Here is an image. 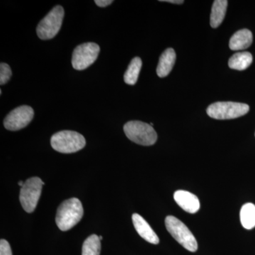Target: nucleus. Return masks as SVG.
Returning a JSON list of instances; mask_svg holds the SVG:
<instances>
[{
  "instance_id": "obj_1",
  "label": "nucleus",
  "mask_w": 255,
  "mask_h": 255,
  "mask_svg": "<svg viewBox=\"0 0 255 255\" xmlns=\"http://www.w3.org/2000/svg\"><path fill=\"white\" fill-rule=\"evenodd\" d=\"M84 214L81 201L72 198L63 201L57 211L55 222L62 231H68L78 224Z\"/></svg>"
},
{
  "instance_id": "obj_2",
  "label": "nucleus",
  "mask_w": 255,
  "mask_h": 255,
  "mask_svg": "<svg viewBox=\"0 0 255 255\" xmlns=\"http://www.w3.org/2000/svg\"><path fill=\"white\" fill-rule=\"evenodd\" d=\"M50 144L55 150L61 153H73L84 148L86 140L78 132L63 130L56 132L51 137Z\"/></svg>"
},
{
  "instance_id": "obj_3",
  "label": "nucleus",
  "mask_w": 255,
  "mask_h": 255,
  "mask_svg": "<svg viewBox=\"0 0 255 255\" xmlns=\"http://www.w3.org/2000/svg\"><path fill=\"white\" fill-rule=\"evenodd\" d=\"M124 132L129 140L140 145H154L157 140V132L150 124L131 121L124 127Z\"/></svg>"
},
{
  "instance_id": "obj_4",
  "label": "nucleus",
  "mask_w": 255,
  "mask_h": 255,
  "mask_svg": "<svg viewBox=\"0 0 255 255\" xmlns=\"http://www.w3.org/2000/svg\"><path fill=\"white\" fill-rule=\"evenodd\" d=\"M165 226L167 231L187 251L194 253L197 251L198 243L194 235L184 223L172 216L165 219Z\"/></svg>"
},
{
  "instance_id": "obj_5",
  "label": "nucleus",
  "mask_w": 255,
  "mask_h": 255,
  "mask_svg": "<svg viewBox=\"0 0 255 255\" xmlns=\"http://www.w3.org/2000/svg\"><path fill=\"white\" fill-rule=\"evenodd\" d=\"M249 106L238 102H216L208 107V115L218 120H227L239 118L249 112Z\"/></svg>"
},
{
  "instance_id": "obj_6",
  "label": "nucleus",
  "mask_w": 255,
  "mask_h": 255,
  "mask_svg": "<svg viewBox=\"0 0 255 255\" xmlns=\"http://www.w3.org/2000/svg\"><path fill=\"white\" fill-rule=\"evenodd\" d=\"M65 11L63 6H55L48 14L38 23L36 33L42 40H48L54 38L63 23Z\"/></svg>"
},
{
  "instance_id": "obj_7",
  "label": "nucleus",
  "mask_w": 255,
  "mask_h": 255,
  "mask_svg": "<svg viewBox=\"0 0 255 255\" xmlns=\"http://www.w3.org/2000/svg\"><path fill=\"white\" fill-rule=\"evenodd\" d=\"M43 184L44 182L39 177H31L21 188L19 200L26 212L31 214L36 209Z\"/></svg>"
},
{
  "instance_id": "obj_8",
  "label": "nucleus",
  "mask_w": 255,
  "mask_h": 255,
  "mask_svg": "<svg viewBox=\"0 0 255 255\" xmlns=\"http://www.w3.org/2000/svg\"><path fill=\"white\" fill-rule=\"evenodd\" d=\"M100 48L95 43H85L77 46L72 57V65L77 70H84L95 63L100 54Z\"/></svg>"
},
{
  "instance_id": "obj_9",
  "label": "nucleus",
  "mask_w": 255,
  "mask_h": 255,
  "mask_svg": "<svg viewBox=\"0 0 255 255\" xmlns=\"http://www.w3.org/2000/svg\"><path fill=\"white\" fill-rule=\"evenodd\" d=\"M34 117V111L29 106L23 105L14 109L4 120L5 128L12 131L21 130L28 126Z\"/></svg>"
},
{
  "instance_id": "obj_10",
  "label": "nucleus",
  "mask_w": 255,
  "mask_h": 255,
  "mask_svg": "<svg viewBox=\"0 0 255 255\" xmlns=\"http://www.w3.org/2000/svg\"><path fill=\"white\" fill-rule=\"evenodd\" d=\"M174 199L178 205L189 214H195L200 209L197 196L189 191L178 190L174 193Z\"/></svg>"
},
{
  "instance_id": "obj_11",
  "label": "nucleus",
  "mask_w": 255,
  "mask_h": 255,
  "mask_svg": "<svg viewBox=\"0 0 255 255\" xmlns=\"http://www.w3.org/2000/svg\"><path fill=\"white\" fill-rule=\"evenodd\" d=\"M132 223L140 237L152 244L157 245L159 243V238L141 216L137 214H133L132 216Z\"/></svg>"
},
{
  "instance_id": "obj_12",
  "label": "nucleus",
  "mask_w": 255,
  "mask_h": 255,
  "mask_svg": "<svg viewBox=\"0 0 255 255\" xmlns=\"http://www.w3.org/2000/svg\"><path fill=\"white\" fill-rule=\"evenodd\" d=\"M176 61V53L173 48H167L159 57L157 74L159 78H165L172 71Z\"/></svg>"
},
{
  "instance_id": "obj_13",
  "label": "nucleus",
  "mask_w": 255,
  "mask_h": 255,
  "mask_svg": "<svg viewBox=\"0 0 255 255\" xmlns=\"http://www.w3.org/2000/svg\"><path fill=\"white\" fill-rule=\"evenodd\" d=\"M253 41V33L245 28L233 34L230 40L229 47L232 50H245L251 46Z\"/></svg>"
},
{
  "instance_id": "obj_14",
  "label": "nucleus",
  "mask_w": 255,
  "mask_h": 255,
  "mask_svg": "<svg viewBox=\"0 0 255 255\" xmlns=\"http://www.w3.org/2000/svg\"><path fill=\"white\" fill-rule=\"evenodd\" d=\"M228 3V1H226V0H216V1H214L212 9H211V21H210L211 27L218 28L223 22L225 16H226Z\"/></svg>"
},
{
  "instance_id": "obj_15",
  "label": "nucleus",
  "mask_w": 255,
  "mask_h": 255,
  "mask_svg": "<svg viewBox=\"0 0 255 255\" xmlns=\"http://www.w3.org/2000/svg\"><path fill=\"white\" fill-rule=\"evenodd\" d=\"M253 58L249 52H242L233 55L228 61L229 68L236 70H245L253 63Z\"/></svg>"
},
{
  "instance_id": "obj_16",
  "label": "nucleus",
  "mask_w": 255,
  "mask_h": 255,
  "mask_svg": "<svg viewBox=\"0 0 255 255\" xmlns=\"http://www.w3.org/2000/svg\"><path fill=\"white\" fill-rule=\"evenodd\" d=\"M142 67V60L135 57L129 64L127 72L124 74V81L129 85H134L137 82Z\"/></svg>"
},
{
  "instance_id": "obj_17",
  "label": "nucleus",
  "mask_w": 255,
  "mask_h": 255,
  "mask_svg": "<svg viewBox=\"0 0 255 255\" xmlns=\"http://www.w3.org/2000/svg\"><path fill=\"white\" fill-rule=\"evenodd\" d=\"M241 222L242 226L247 230H251L255 227V205L248 203L241 210Z\"/></svg>"
},
{
  "instance_id": "obj_18",
  "label": "nucleus",
  "mask_w": 255,
  "mask_h": 255,
  "mask_svg": "<svg viewBox=\"0 0 255 255\" xmlns=\"http://www.w3.org/2000/svg\"><path fill=\"white\" fill-rule=\"evenodd\" d=\"M101 241L97 235H92L84 242L82 255H100Z\"/></svg>"
},
{
  "instance_id": "obj_19",
  "label": "nucleus",
  "mask_w": 255,
  "mask_h": 255,
  "mask_svg": "<svg viewBox=\"0 0 255 255\" xmlns=\"http://www.w3.org/2000/svg\"><path fill=\"white\" fill-rule=\"evenodd\" d=\"M11 68L8 64L1 63L0 64V85H5L6 82H9L11 78Z\"/></svg>"
},
{
  "instance_id": "obj_20",
  "label": "nucleus",
  "mask_w": 255,
  "mask_h": 255,
  "mask_svg": "<svg viewBox=\"0 0 255 255\" xmlns=\"http://www.w3.org/2000/svg\"><path fill=\"white\" fill-rule=\"evenodd\" d=\"M0 255H12L9 243L5 240L0 241Z\"/></svg>"
},
{
  "instance_id": "obj_21",
  "label": "nucleus",
  "mask_w": 255,
  "mask_h": 255,
  "mask_svg": "<svg viewBox=\"0 0 255 255\" xmlns=\"http://www.w3.org/2000/svg\"><path fill=\"white\" fill-rule=\"evenodd\" d=\"M95 2L100 7H106L114 2L113 0H95Z\"/></svg>"
},
{
  "instance_id": "obj_22",
  "label": "nucleus",
  "mask_w": 255,
  "mask_h": 255,
  "mask_svg": "<svg viewBox=\"0 0 255 255\" xmlns=\"http://www.w3.org/2000/svg\"><path fill=\"white\" fill-rule=\"evenodd\" d=\"M161 1H166V2L172 3V4H182L184 3V1L183 0H167V1H164V0H162Z\"/></svg>"
},
{
  "instance_id": "obj_23",
  "label": "nucleus",
  "mask_w": 255,
  "mask_h": 255,
  "mask_svg": "<svg viewBox=\"0 0 255 255\" xmlns=\"http://www.w3.org/2000/svg\"><path fill=\"white\" fill-rule=\"evenodd\" d=\"M18 186H20V187H22L23 186V184H24V182H23V181H19V182H18Z\"/></svg>"
},
{
  "instance_id": "obj_24",
  "label": "nucleus",
  "mask_w": 255,
  "mask_h": 255,
  "mask_svg": "<svg viewBox=\"0 0 255 255\" xmlns=\"http://www.w3.org/2000/svg\"><path fill=\"white\" fill-rule=\"evenodd\" d=\"M100 241H102V240L103 239V238H102V236H100Z\"/></svg>"
}]
</instances>
